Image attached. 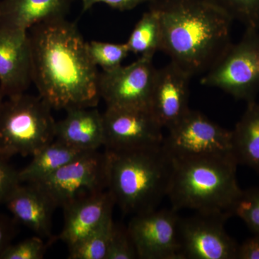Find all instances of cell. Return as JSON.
Instances as JSON below:
<instances>
[{"instance_id":"cell-16","label":"cell","mask_w":259,"mask_h":259,"mask_svg":"<svg viewBox=\"0 0 259 259\" xmlns=\"http://www.w3.org/2000/svg\"><path fill=\"white\" fill-rule=\"evenodd\" d=\"M4 204L15 222L27 227L41 238L54 239L52 218L56 207L36 185L20 183L10 192Z\"/></svg>"},{"instance_id":"cell-20","label":"cell","mask_w":259,"mask_h":259,"mask_svg":"<svg viewBox=\"0 0 259 259\" xmlns=\"http://www.w3.org/2000/svg\"><path fill=\"white\" fill-rule=\"evenodd\" d=\"M85 153L54 139L32 156L31 161L19 170L21 183L35 184L50 176L68 163Z\"/></svg>"},{"instance_id":"cell-3","label":"cell","mask_w":259,"mask_h":259,"mask_svg":"<svg viewBox=\"0 0 259 259\" xmlns=\"http://www.w3.org/2000/svg\"><path fill=\"white\" fill-rule=\"evenodd\" d=\"M238 166L233 155L174 158L168 194L171 208L231 217L243 190L237 180Z\"/></svg>"},{"instance_id":"cell-27","label":"cell","mask_w":259,"mask_h":259,"mask_svg":"<svg viewBox=\"0 0 259 259\" xmlns=\"http://www.w3.org/2000/svg\"><path fill=\"white\" fill-rule=\"evenodd\" d=\"M136 258H139V255L127 228L115 224L106 259Z\"/></svg>"},{"instance_id":"cell-25","label":"cell","mask_w":259,"mask_h":259,"mask_svg":"<svg viewBox=\"0 0 259 259\" xmlns=\"http://www.w3.org/2000/svg\"><path fill=\"white\" fill-rule=\"evenodd\" d=\"M232 214L241 218L253 234H259V188L242 190Z\"/></svg>"},{"instance_id":"cell-26","label":"cell","mask_w":259,"mask_h":259,"mask_svg":"<svg viewBox=\"0 0 259 259\" xmlns=\"http://www.w3.org/2000/svg\"><path fill=\"white\" fill-rule=\"evenodd\" d=\"M47 250V245L41 237L32 236L15 244L11 243L0 259H42Z\"/></svg>"},{"instance_id":"cell-30","label":"cell","mask_w":259,"mask_h":259,"mask_svg":"<svg viewBox=\"0 0 259 259\" xmlns=\"http://www.w3.org/2000/svg\"><path fill=\"white\" fill-rule=\"evenodd\" d=\"M16 223L13 218H10L0 213V257L11 244L16 234Z\"/></svg>"},{"instance_id":"cell-9","label":"cell","mask_w":259,"mask_h":259,"mask_svg":"<svg viewBox=\"0 0 259 259\" xmlns=\"http://www.w3.org/2000/svg\"><path fill=\"white\" fill-rule=\"evenodd\" d=\"M157 69L151 58L139 56L127 66L99 75V92L107 107L148 109Z\"/></svg>"},{"instance_id":"cell-31","label":"cell","mask_w":259,"mask_h":259,"mask_svg":"<svg viewBox=\"0 0 259 259\" xmlns=\"http://www.w3.org/2000/svg\"><path fill=\"white\" fill-rule=\"evenodd\" d=\"M238 258L259 259V234H253L239 245Z\"/></svg>"},{"instance_id":"cell-8","label":"cell","mask_w":259,"mask_h":259,"mask_svg":"<svg viewBox=\"0 0 259 259\" xmlns=\"http://www.w3.org/2000/svg\"><path fill=\"white\" fill-rule=\"evenodd\" d=\"M163 146L174 158L222 156L232 153V133L190 110L168 130Z\"/></svg>"},{"instance_id":"cell-1","label":"cell","mask_w":259,"mask_h":259,"mask_svg":"<svg viewBox=\"0 0 259 259\" xmlns=\"http://www.w3.org/2000/svg\"><path fill=\"white\" fill-rule=\"evenodd\" d=\"M32 83L52 110L97 107L99 75L76 24L66 18L28 30Z\"/></svg>"},{"instance_id":"cell-4","label":"cell","mask_w":259,"mask_h":259,"mask_svg":"<svg viewBox=\"0 0 259 259\" xmlns=\"http://www.w3.org/2000/svg\"><path fill=\"white\" fill-rule=\"evenodd\" d=\"M107 190L125 214L157 209L168 197L174 158L163 144L124 151H107Z\"/></svg>"},{"instance_id":"cell-29","label":"cell","mask_w":259,"mask_h":259,"mask_svg":"<svg viewBox=\"0 0 259 259\" xmlns=\"http://www.w3.org/2000/svg\"><path fill=\"white\" fill-rule=\"evenodd\" d=\"M82 1V12L88 11L95 5L105 4L113 9L126 11L134 9L139 5L146 3H152L154 0H81Z\"/></svg>"},{"instance_id":"cell-23","label":"cell","mask_w":259,"mask_h":259,"mask_svg":"<svg viewBox=\"0 0 259 259\" xmlns=\"http://www.w3.org/2000/svg\"><path fill=\"white\" fill-rule=\"evenodd\" d=\"M89 54L97 67L110 71L122 66L130 51L126 44H112L97 40L88 42Z\"/></svg>"},{"instance_id":"cell-18","label":"cell","mask_w":259,"mask_h":259,"mask_svg":"<svg viewBox=\"0 0 259 259\" xmlns=\"http://www.w3.org/2000/svg\"><path fill=\"white\" fill-rule=\"evenodd\" d=\"M73 0H1L0 23L28 31L37 24L65 18Z\"/></svg>"},{"instance_id":"cell-24","label":"cell","mask_w":259,"mask_h":259,"mask_svg":"<svg viewBox=\"0 0 259 259\" xmlns=\"http://www.w3.org/2000/svg\"><path fill=\"white\" fill-rule=\"evenodd\" d=\"M226 12L233 20L247 28L259 30V0H211Z\"/></svg>"},{"instance_id":"cell-14","label":"cell","mask_w":259,"mask_h":259,"mask_svg":"<svg viewBox=\"0 0 259 259\" xmlns=\"http://www.w3.org/2000/svg\"><path fill=\"white\" fill-rule=\"evenodd\" d=\"M191 78L190 74L171 62L157 69L150 110L163 128H171L190 110Z\"/></svg>"},{"instance_id":"cell-7","label":"cell","mask_w":259,"mask_h":259,"mask_svg":"<svg viewBox=\"0 0 259 259\" xmlns=\"http://www.w3.org/2000/svg\"><path fill=\"white\" fill-rule=\"evenodd\" d=\"M107 153L89 151L80 155L55 173L37 183L56 208L107 190Z\"/></svg>"},{"instance_id":"cell-28","label":"cell","mask_w":259,"mask_h":259,"mask_svg":"<svg viewBox=\"0 0 259 259\" xmlns=\"http://www.w3.org/2000/svg\"><path fill=\"white\" fill-rule=\"evenodd\" d=\"M20 183L19 170L10 164L9 159L0 155V204H4L10 192Z\"/></svg>"},{"instance_id":"cell-11","label":"cell","mask_w":259,"mask_h":259,"mask_svg":"<svg viewBox=\"0 0 259 259\" xmlns=\"http://www.w3.org/2000/svg\"><path fill=\"white\" fill-rule=\"evenodd\" d=\"M102 116L105 151H131L163 144V127L148 109L107 107Z\"/></svg>"},{"instance_id":"cell-21","label":"cell","mask_w":259,"mask_h":259,"mask_svg":"<svg viewBox=\"0 0 259 259\" xmlns=\"http://www.w3.org/2000/svg\"><path fill=\"white\" fill-rule=\"evenodd\" d=\"M125 44L130 53L143 57L153 59L156 53L161 50V23L154 8L150 7L143 14Z\"/></svg>"},{"instance_id":"cell-19","label":"cell","mask_w":259,"mask_h":259,"mask_svg":"<svg viewBox=\"0 0 259 259\" xmlns=\"http://www.w3.org/2000/svg\"><path fill=\"white\" fill-rule=\"evenodd\" d=\"M232 133V153L238 165L259 173V104L248 107Z\"/></svg>"},{"instance_id":"cell-12","label":"cell","mask_w":259,"mask_h":259,"mask_svg":"<svg viewBox=\"0 0 259 259\" xmlns=\"http://www.w3.org/2000/svg\"><path fill=\"white\" fill-rule=\"evenodd\" d=\"M222 216L199 214L181 218L180 241L183 259H236L238 246L228 235Z\"/></svg>"},{"instance_id":"cell-13","label":"cell","mask_w":259,"mask_h":259,"mask_svg":"<svg viewBox=\"0 0 259 259\" xmlns=\"http://www.w3.org/2000/svg\"><path fill=\"white\" fill-rule=\"evenodd\" d=\"M32 83L28 32L0 23V91L5 99L18 96Z\"/></svg>"},{"instance_id":"cell-15","label":"cell","mask_w":259,"mask_h":259,"mask_svg":"<svg viewBox=\"0 0 259 259\" xmlns=\"http://www.w3.org/2000/svg\"><path fill=\"white\" fill-rule=\"evenodd\" d=\"M115 205L113 196L107 190L66 206L59 239L69 250L74 248L112 216Z\"/></svg>"},{"instance_id":"cell-2","label":"cell","mask_w":259,"mask_h":259,"mask_svg":"<svg viewBox=\"0 0 259 259\" xmlns=\"http://www.w3.org/2000/svg\"><path fill=\"white\" fill-rule=\"evenodd\" d=\"M161 50L191 76L212 69L233 44V20L211 0H154Z\"/></svg>"},{"instance_id":"cell-22","label":"cell","mask_w":259,"mask_h":259,"mask_svg":"<svg viewBox=\"0 0 259 259\" xmlns=\"http://www.w3.org/2000/svg\"><path fill=\"white\" fill-rule=\"evenodd\" d=\"M115 223L111 217L87 237L83 241L69 250V259H106L107 250Z\"/></svg>"},{"instance_id":"cell-5","label":"cell","mask_w":259,"mask_h":259,"mask_svg":"<svg viewBox=\"0 0 259 259\" xmlns=\"http://www.w3.org/2000/svg\"><path fill=\"white\" fill-rule=\"evenodd\" d=\"M52 108L40 96L6 98L0 116V155L33 156L55 139Z\"/></svg>"},{"instance_id":"cell-17","label":"cell","mask_w":259,"mask_h":259,"mask_svg":"<svg viewBox=\"0 0 259 259\" xmlns=\"http://www.w3.org/2000/svg\"><path fill=\"white\" fill-rule=\"evenodd\" d=\"M66 112L64 118L56 122L55 139L83 152L104 147L103 116L96 107H79Z\"/></svg>"},{"instance_id":"cell-32","label":"cell","mask_w":259,"mask_h":259,"mask_svg":"<svg viewBox=\"0 0 259 259\" xmlns=\"http://www.w3.org/2000/svg\"><path fill=\"white\" fill-rule=\"evenodd\" d=\"M5 98L0 91V116H1L2 110H3V104H4Z\"/></svg>"},{"instance_id":"cell-10","label":"cell","mask_w":259,"mask_h":259,"mask_svg":"<svg viewBox=\"0 0 259 259\" xmlns=\"http://www.w3.org/2000/svg\"><path fill=\"white\" fill-rule=\"evenodd\" d=\"M171 209L135 214L127 227L141 259H183L181 218Z\"/></svg>"},{"instance_id":"cell-6","label":"cell","mask_w":259,"mask_h":259,"mask_svg":"<svg viewBox=\"0 0 259 259\" xmlns=\"http://www.w3.org/2000/svg\"><path fill=\"white\" fill-rule=\"evenodd\" d=\"M204 86L214 88L247 102L259 93V30L247 28L241 40L232 44L223 57L204 74Z\"/></svg>"}]
</instances>
